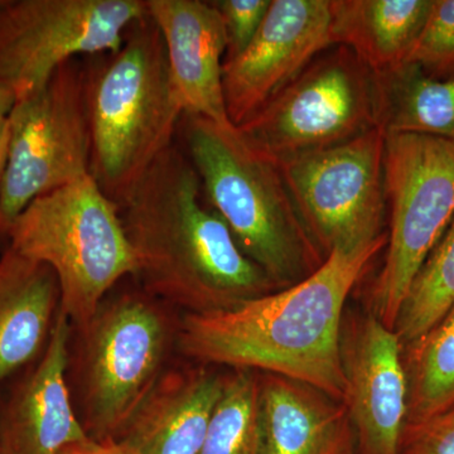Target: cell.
I'll return each mask as SVG.
<instances>
[{"instance_id": "cell-1", "label": "cell", "mask_w": 454, "mask_h": 454, "mask_svg": "<svg viewBox=\"0 0 454 454\" xmlns=\"http://www.w3.org/2000/svg\"><path fill=\"white\" fill-rule=\"evenodd\" d=\"M387 241L385 234L361 249L334 250L306 279L234 309L187 313L178 328L179 351L206 365L304 382L343 403V309Z\"/></svg>"}, {"instance_id": "cell-2", "label": "cell", "mask_w": 454, "mask_h": 454, "mask_svg": "<svg viewBox=\"0 0 454 454\" xmlns=\"http://www.w3.org/2000/svg\"><path fill=\"white\" fill-rule=\"evenodd\" d=\"M121 212L138 262L136 278L157 300L207 315L278 291L202 202L201 181L178 146L154 160Z\"/></svg>"}, {"instance_id": "cell-3", "label": "cell", "mask_w": 454, "mask_h": 454, "mask_svg": "<svg viewBox=\"0 0 454 454\" xmlns=\"http://www.w3.org/2000/svg\"><path fill=\"white\" fill-rule=\"evenodd\" d=\"M88 59L90 175L121 206L173 145L184 113L170 82L162 35L148 14L130 27L116 52Z\"/></svg>"}, {"instance_id": "cell-4", "label": "cell", "mask_w": 454, "mask_h": 454, "mask_svg": "<svg viewBox=\"0 0 454 454\" xmlns=\"http://www.w3.org/2000/svg\"><path fill=\"white\" fill-rule=\"evenodd\" d=\"M184 118L186 153L208 206L245 255L277 289L315 273L325 258L304 227L279 166L250 148L234 125Z\"/></svg>"}, {"instance_id": "cell-5", "label": "cell", "mask_w": 454, "mask_h": 454, "mask_svg": "<svg viewBox=\"0 0 454 454\" xmlns=\"http://www.w3.org/2000/svg\"><path fill=\"white\" fill-rule=\"evenodd\" d=\"M5 238L14 252L52 269L59 310L80 331L110 289L138 274L121 206L91 175L29 203Z\"/></svg>"}, {"instance_id": "cell-6", "label": "cell", "mask_w": 454, "mask_h": 454, "mask_svg": "<svg viewBox=\"0 0 454 454\" xmlns=\"http://www.w3.org/2000/svg\"><path fill=\"white\" fill-rule=\"evenodd\" d=\"M148 293L104 301L83 330L82 426L89 437L114 441L163 376L178 330Z\"/></svg>"}, {"instance_id": "cell-7", "label": "cell", "mask_w": 454, "mask_h": 454, "mask_svg": "<svg viewBox=\"0 0 454 454\" xmlns=\"http://www.w3.org/2000/svg\"><path fill=\"white\" fill-rule=\"evenodd\" d=\"M379 127L378 77L348 47L319 53L252 118L235 127L278 164L325 151Z\"/></svg>"}, {"instance_id": "cell-8", "label": "cell", "mask_w": 454, "mask_h": 454, "mask_svg": "<svg viewBox=\"0 0 454 454\" xmlns=\"http://www.w3.org/2000/svg\"><path fill=\"white\" fill-rule=\"evenodd\" d=\"M7 166L0 191V236L38 197L90 175L92 137L86 61L74 59L8 114Z\"/></svg>"}, {"instance_id": "cell-9", "label": "cell", "mask_w": 454, "mask_h": 454, "mask_svg": "<svg viewBox=\"0 0 454 454\" xmlns=\"http://www.w3.org/2000/svg\"><path fill=\"white\" fill-rule=\"evenodd\" d=\"M384 175L390 230L372 306L394 330L411 280L454 219V143L387 134Z\"/></svg>"}, {"instance_id": "cell-10", "label": "cell", "mask_w": 454, "mask_h": 454, "mask_svg": "<svg viewBox=\"0 0 454 454\" xmlns=\"http://www.w3.org/2000/svg\"><path fill=\"white\" fill-rule=\"evenodd\" d=\"M145 0H0V82L16 101L74 59L116 52Z\"/></svg>"}, {"instance_id": "cell-11", "label": "cell", "mask_w": 454, "mask_h": 454, "mask_svg": "<svg viewBox=\"0 0 454 454\" xmlns=\"http://www.w3.org/2000/svg\"><path fill=\"white\" fill-rule=\"evenodd\" d=\"M380 127L343 145L279 164L303 225L325 258L380 239L387 210Z\"/></svg>"}, {"instance_id": "cell-12", "label": "cell", "mask_w": 454, "mask_h": 454, "mask_svg": "<svg viewBox=\"0 0 454 454\" xmlns=\"http://www.w3.org/2000/svg\"><path fill=\"white\" fill-rule=\"evenodd\" d=\"M331 23V0H271L252 43L223 62V98L234 127L252 118L333 46Z\"/></svg>"}, {"instance_id": "cell-13", "label": "cell", "mask_w": 454, "mask_h": 454, "mask_svg": "<svg viewBox=\"0 0 454 454\" xmlns=\"http://www.w3.org/2000/svg\"><path fill=\"white\" fill-rule=\"evenodd\" d=\"M348 411L360 454H399L408 420L404 348L375 316L361 318L343 340Z\"/></svg>"}, {"instance_id": "cell-14", "label": "cell", "mask_w": 454, "mask_h": 454, "mask_svg": "<svg viewBox=\"0 0 454 454\" xmlns=\"http://www.w3.org/2000/svg\"><path fill=\"white\" fill-rule=\"evenodd\" d=\"M71 322L59 309L42 356L0 408V454H59L89 439L67 387Z\"/></svg>"}, {"instance_id": "cell-15", "label": "cell", "mask_w": 454, "mask_h": 454, "mask_svg": "<svg viewBox=\"0 0 454 454\" xmlns=\"http://www.w3.org/2000/svg\"><path fill=\"white\" fill-rule=\"evenodd\" d=\"M145 7L162 35L170 82L184 115L232 125L223 90L226 32L217 9L202 0H145Z\"/></svg>"}, {"instance_id": "cell-16", "label": "cell", "mask_w": 454, "mask_h": 454, "mask_svg": "<svg viewBox=\"0 0 454 454\" xmlns=\"http://www.w3.org/2000/svg\"><path fill=\"white\" fill-rule=\"evenodd\" d=\"M223 378L207 370L164 372L114 439L128 454H200Z\"/></svg>"}, {"instance_id": "cell-17", "label": "cell", "mask_w": 454, "mask_h": 454, "mask_svg": "<svg viewBox=\"0 0 454 454\" xmlns=\"http://www.w3.org/2000/svg\"><path fill=\"white\" fill-rule=\"evenodd\" d=\"M259 409L262 454H355L346 406L309 384L265 373Z\"/></svg>"}, {"instance_id": "cell-18", "label": "cell", "mask_w": 454, "mask_h": 454, "mask_svg": "<svg viewBox=\"0 0 454 454\" xmlns=\"http://www.w3.org/2000/svg\"><path fill=\"white\" fill-rule=\"evenodd\" d=\"M59 309L52 269L5 247L0 255V387L42 356Z\"/></svg>"}, {"instance_id": "cell-19", "label": "cell", "mask_w": 454, "mask_h": 454, "mask_svg": "<svg viewBox=\"0 0 454 454\" xmlns=\"http://www.w3.org/2000/svg\"><path fill=\"white\" fill-rule=\"evenodd\" d=\"M434 0H331L333 46L348 47L376 77L408 64Z\"/></svg>"}, {"instance_id": "cell-20", "label": "cell", "mask_w": 454, "mask_h": 454, "mask_svg": "<svg viewBox=\"0 0 454 454\" xmlns=\"http://www.w3.org/2000/svg\"><path fill=\"white\" fill-rule=\"evenodd\" d=\"M379 127L385 134H420L454 143V77L435 79L405 64L378 77Z\"/></svg>"}, {"instance_id": "cell-21", "label": "cell", "mask_w": 454, "mask_h": 454, "mask_svg": "<svg viewBox=\"0 0 454 454\" xmlns=\"http://www.w3.org/2000/svg\"><path fill=\"white\" fill-rule=\"evenodd\" d=\"M404 349L409 390L406 424L423 422L454 408V307Z\"/></svg>"}, {"instance_id": "cell-22", "label": "cell", "mask_w": 454, "mask_h": 454, "mask_svg": "<svg viewBox=\"0 0 454 454\" xmlns=\"http://www.w3.org/2000/svg\"><path fill=\"white\" fill-rule=\"evenodd\" d=\"M454 307V219L420 265L406 292L394 331L403 348L429 333Z\"/></svg>"}, {"instance_id": "cell-23", "label": "cell", "mask_w": 454, "mask_h": 454, "mask_svg": "<svg viewBox=\"0 0 454 454\" xmlns=\"http://www.w3.org/2000/svg\"><path fill=\"white\" fill-rule=\"evenodd\" d=\"M200 454H262L259 379L252 370L223 378Z\"/></svg>"}, {"instance_id": "cell-24", "label": "cell", "mask_w": 454, "mask_h": 454, "mask_svg": "<svg viewBox=\"0 0 454 454\" xmlns=\"http://www.w3.org/2000/svg\"><path fill=\"white\" fill-rule=\"evenodd\" d=\"M408 64L435 79L454 77V0H434Z\"/></svg>"}, {"instance_id": "cell-25", "label": "cell", "mask_w": 454, "mask_h": 454, "mask_svg": "<svg viewBox=\"0 0 454 454\" xmlns=\"http://www.w3.org/2000/svg\"><path fill=\"white\" fill-rule=\"evenodd\" d=\"M212 4L225 27L227 61L240 55L252 43L264 22L271 0H216Z\"/></svg>"}, {"instance_id": "cell-26", "label": "cell", "mask_w": 454, "mask_h": 454, "mask_svg": "<svg viewBox=\"0 0 454 454\" xmlns=\"http://www.w3.org/2000/svg\"><path fill=\"white\" fill-rule=\"evenodd\" d=\"M399 454H454V408L406 424Z\"/></svg>"}, {"instance_id": "cell-27", "label": "cell", "mask_w": 454, "mask_h": 454, "mask_svg": "<svg viewBox=\"0 0 454 454\" xmlns=\"http://www.w3.org/2000/svg\"><path fill=\"white\" fill-rule=\"evenodd\" d=\"M59 454H128L114 441H97L89 438L65 448Z\"/></svg>"}, {"instance_id": "cell-28", "label": "cell", "mask_w": 454, "mask_h": 454, "mask_svg": "<svg viewBox=\"0 0 454 454\" xmlns=\"http://www.w3.org/2000/svg\"><path fill=\"white\" fill-rule=\"evenodd\" d=\"M9 145L8 115H0V191H2L3 177L7 166Z\"/></svg>"}, {"instance_id": "cell-29", "label": "cell", "mask_w": 454, "mask_h": 454, "mask_svg": "<svg viewBox=\"0 0 454 454\" xmlns=\"http://www.w3.org/2000/svg\"><path fill=\"white\" fill-rule=\"evenodd\" d=\"M16 103V95L13 90L0 82V115H8Z\"/></svg>"}]
</instances>
